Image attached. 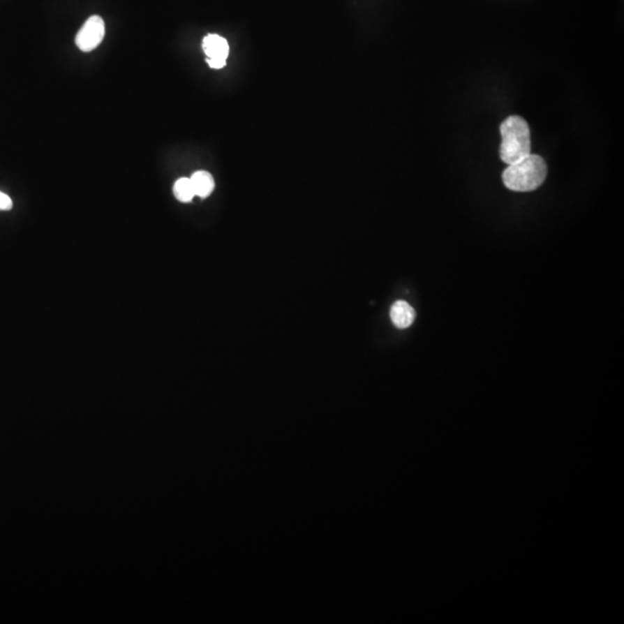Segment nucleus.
<instances>
[{
    "label": "nucleus",
    "instance_id": "obj_1",
    "mask_svg": "<svg viewBox=\"0 0 624 624\" xmlns=\"http://www.w3.org/2000/svg\"><path fill=\"white\" fill-rule=\"evenodd\" d=\"M547 177V165L539 155L530 154L512 165L503 172L504 185L516 192L537 190Z\"/></svg>",
    "mask_w": 624,
    "mask_h": 624
},
{
    "label": "nucleus",
    "instance_id": "obj_4",
    "mask_svg": "<svg viewBox=\"0 0 624 624\" xmlns=\"http://www.w3.org/2000/svg\"><path fill=\"white\" fill-rule=\"evenodd\" d=\"M202 49L207 58H218L227 61L229 56L228 42L220 35H207L202 40Z\"/></svg>",
    "mask_w": 624,
    "mask_h": 624
},
{
    "label": "nucleus",
    "instance_id": "obj_2",
    "mask_svg": "<svg viewBox=\"0 0 624 624\" xmlns=\"http://www.w3.org/2000/svg\"><path fill=\"white\" fill-rule=\"evenodd\" d=\"M502 144L500 156L507 165L530 154V128L520 116H510L500 125Z\"/></svg>",
    "mask_w": 624,
    "mask_h": 624
},
{
    "label": "nucleus",
    "instance_id": "obj_9",
    "mask_svg": "<svg viewBox=\"0 0 624 624\" xmlns=\"http://www.w3.org/2000/svg\"><path fill=\"white\" fill-rule=\"evenodd\" d=\"M206 61L209 65V68H214V70H221L227 64L225 59H218V58H207Z\"/></svg>",
    "mask_w": 624,
    "mask_h": 624
},
{
    "label": "nucleus",
    "instance_id": "obj_8",
    "mask_svg": "<svg viewBox=\"0 0 624 624\" xmlns=\"http://www.w3.org/2000/svg\"><path fill=\"white\" fill-rule=\"evenodd\" d=\"M13 207V202L8 195L0 192V211H10Z\"/></svg>",
    "mask_w": 624,
    "mask_h": 624
},
{
    "label": "nucleus",
    "instance_id": "obj_7",
    "mask_svg": "<svg viewBox=\"0 0 624 624\" xmlns=\"http://www.w3.org/2000/svg\"><path fill=\"white\" fill-rule=\"evenodd\" d=\"M174 195L181 202H192L195 197V190L190 178H179L174 185Z\"/></svg>",
    "mask_w": 624,
    "mask_h": 624
},
{
    "label": "nucleus",
    "instance_id": "obj_6",
    "mask_svg": "<svg viewBox=\"0 0 624 624\" xmlns=\"http://www.w3.org/2000/svg\"><path fill=\"white\" fill-rule=\"evenodd\" d=\"M190 179H191L195 195H198L200 198H207L208 195H211V192L214 190V178L209 172L200 170V172L192 174Z\"/></svg>",
    "mask_w": 624,
    "mask_h": 624
},
{
    "label": "nucleus",
    "instance_id": "obj_5",
    "mask_svg": "<svg viewBox=\"0 0 624 624\" xmlns=\"http://www.w3.org/2000/svg\"><path fill=\"white\" fill-rule=\"evenodd\" d=\"M389 315H391L393 324L398 329H407L413 324L414 319H415V311L408 303L405 301H398L391 308Z\"/></svg>",
    "mask_w": 624,
    "mask_h": 624
},
{
    "label": "nucleus",
    "instance_id": "obj_3",
    "mask_svg": "<svg viewBox=\"0 0 624 624\" xmlns=\"http://www.w3.org/2000/svg\"><path fill=\"white\" fill-rule=\"evenodd\" d=\"M105 34V26L101 17H89L75 37L77 47L84 52H91L102 43Z\"/></svg>",
    "mask_w": 624,
    "mask_h": 624
}]
</instances>
